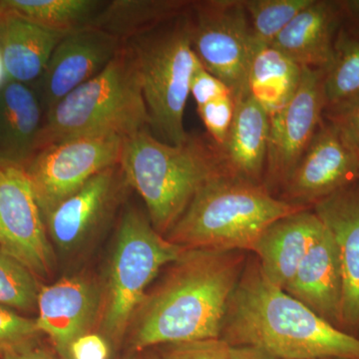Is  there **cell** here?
<instances>
[{
    "label": "cell",
    "mask_w": 359,
    "mask_h": 359,
    "mask_svg": "<svg viewBox=\"0 0 359 359\" xmlns=\"http://www.w3.org/2000/svg\"><path fill=\"white\" fill-rule=\"evenodd\" d=\"M248 257L242 250H184L138 309L135 348L219 339Z\"/></svg>",
    "instance_id": "1"
},
{
    "label": "cell",
    "mask_w": 359,
    "mask_h": 359,
    "mask_svg": "<svg viewBox=\"0 0 359 359\" xmlns=\"http://www.w3.org/2000/svg\"><path fill=\"white\" fill-rule=\"evenodd\" d=\"M221 339L278 359H359V337L346 334L276 287L255 255L231 294Z\"/></svg>",
    "instance_id": "2"
},
{
    "label": "cell",
    "mask_w": 359,
    "mask_h": 359,
    "mask_svg": "<svg viewBox=\"0 0 359 359\" xmlns=\"http://www.w3.org/2000/svg\"><path fill=\"white\" fill-rule=\"evenodd\" d=\"M119 164L127 184L145 202L151 224L163 236L207 182L226 174L214 143L190 136L185 143L172 145L148 129L124 138Z\"/></svg>",
    "instance_id": "3"
},
{
    "label": "cell",
    "mask_w": 359,
    "mask_h": 359,
    "mask_svg": "<svg viewBox=\"0 0 359 359\" xmlns=\"http://www.w3.org/2000/svg\"><path fill=\"white\" fill-rule=\"evenodd\" d=\"M304 209L309 208L285 202L264 185L219 175L198 191L165 237L185 250L252 254L271 224Z\"/></svg>",
    "instance_id": "4"
},
{
    "label": "cell",
    "mask_w": 359,
    "mask_h": 359,
    "mask_svg": "<svg viewBox=\"0 0 359 359\" xmlns=\"http://www.w3.org/2000/svg\"><path fill=\"white\" fill-rule=\"evenodd\" d=\"M147 126L148 111L136 61L131 46L125 43L102 72L46 111L39 150L80 137L126 138Z\"/></svg>",
    "instance_id": "5"
},
{
    "label": "cell",
    "mask_w": 359,
    "mask_h": 359,
    "mask_svg": "<svg viewBox=\"0 0 359 359\" xmlns=\"http://www.w3.org/2000/svg\"><path fill=\"white\" fill-rule=\"evenodd\" d=\"M127 43L136 61L149 126L160 140L172 145L185 143L190 136L184 126V115L198 61L188 13Z\"/></svg>",
    "instance_id": "6"
},
{
    "label": "cell",
    "mask_w": 359,
    "mask_h": 359,
    "mask_svg": "<svg viewBox=\"0 0 359 359\" xmlns=\"http://www.w3.org/2000/svg\"><path fill=\"white\" fill-rule=\"evenodd\" d=\"M183 248L155 230L150 219L131 210L123 217L111 262L103 330L114 341L126 332L135 311L146 297V290L160 269L183 254Z\"/></svg>",
    "instance_id": "7"
},
{
    "label": "cell",
    "mask_w": 359,
    "mask_h": 359,
    "mask_svg": "<svg viewBox=\"0 0 359 359\" xmlns=\"http://www.w3.org/2000/svg\"><path fill=\"white\" fill-rule=\"evenodd\" d=\"M188 20L193 50L205 69L236 100L249 94L255 46L243 0L193 1Z\"/></svg>",
    "instance_id": "8"
},
{
    "label": "cell",
    "mask_w": 359,
    "mask_h": 359,
    "mask_svg": "<svg viewBox=\"0 0 359 359\" xmlns=\"http://www.w3.org/2000/svg\"><path fill=\"white\" fill-rule=\"evenodd\" d=\"M124 138L80 137L40 149L25 168L42 216L108 168L119 164Z\"/></svg>",
    "instance_id": "9"
},
{
    "label": "cell",
    "mask_w": 359,
    "mask_h": 359,
    "mask_svg": "<svg viewBox=\"0 0 359 359\" xmlns=\"http://www.w3.org/2000/svg\"><path fill=\"white\" fill-rule=\"evenodd\" d=\"M325 109L323 70L302 68L294 98L271 116L264 186L276 197L320 128Z\"/></svg>",
    "instance_id": "10"
},
{
    "label": "cell",
    "mask_w": 359,
    "mask_h": 359,
    "mask_svg": "<svg viewBox=\"0 0 359 359\" xmlns=\"http://www.w3.org/2000/svg\"><path fill=\"white\" fill-rule=\"evenodd\" d=\"M0 250L36 276L53 268L41 210L25 169L0 166Z\"/></svg>",
    "instance_id": "11"
},
{
    "label": "cell",
    "mask_w": 359,
    "mask_h": 359,
    "mask_svg": "<svg viewBox=\"0 0 359 359\" xmlns=\"http://www.w3.org/2000/svg\"><path fill=\"white\" fill-rule=\"evenodd\" d=\"M359 181V159L323 119L301 160L280 189L278 198L313 208L328 196Z\"/></svg>",
    "instance_id": "12"
},
{
    "label": "cell",
    "mask_w": 359,
    "mask_h": 359,
    "mask_svg": "<svg viewBox=\"0 0 359 359\" xmlns=\"http://www.w3.org/2000/svg\"><path fill=\"white\" fill-rule=\"evenodd\" d=\"M124 44L109 33L90 26L66 34L52 52L41 76L32 85L45 113L102 72Z\"/></svg>",
    "instance_id": "13"
},
{
    "label": "cell",
    "mask_w": 359,
    "mask_h": 359,
    "mask_svg": "<svg viewBox=\"0 0 359 359\" xmlns=\"http://www.w3.org/2000/svg\"><path fill=\"white\" fill-rule=\"evenodd\" d=\"M311 209L330 231L342 280V330L359 337V181Z\"/></svg>",
    "instance_id": "14"
},
{
    "label": "cell",
    "mask_w": 359,
    "mask_h": 359,
    "mask_svg": "<svg viewBox=\"0 0 359 359\" xmlns=\"http://www.w3.org/2000/svg\"><path fill=\"white\" fill-rule=\"evenodd\" d=\"M99 292L82 278H62L40 289L36 318L40 332L48 335L61 358L72 342L93 325L99 311Z\"/></svg>",
    "instance_id": "15"
},
{
    "label": "cell",
    "mask_w": 359,
    "mask_h": 359,
    "mask_svg": "<svg viewBox=\"0 0 359 359\" xmlns=\"http://www.w3.org/2000/svg\"><path fill=\"white\" fill-rule=\"evenodd\" d=\"M342 25L340 0H311L271 46L302 68L325 70L332 63Z\"/></svg>",
    "instance_id": "16"
},
{
    "label": "cell",
    "mask_w": 359,
    "mask_h": 359,
    "mask_svg": "<svg viewBox=\"0 0 359 359\" xmlns=\"http://www.w3.org/2000/svg\"><path fill=\"white\" fill-rule=\"evenodd\" d=\"M123 177L120 164L104 170L44 217L49 235L60 249L76 247L106 218Z\"/></svg>",
    "instance_id": "17"
},
{
    "label": "cell",
    "mask_w": 359,
    "mask_h": 359,
    "mask_svg": "<svg viewBox=\"0 0 359 359\" xmlns=\"http://www.w3.org/2000/svg\"><path fill=\"white\" fill-rule=\"evenodd\" d=\"M283 290L342 330L341 273L334 238L325 226Z\"/></svg>",
    "instance_id": "18"
},
{
    "label": "cell",
    "mask_w": 359,
    "mask_h": 359,
    "mask_svg": "<svg viewBox=\"0 0 359 359\" xmlns=\"http://www.w3.org/2000/svg\"><path fill=\"white\" fill-rule=\"evenodd\" d=\"M323 230L325 224L311 208L302 210L271 224L252 254L269 282L283 290Z\"/></svg>",
    "instance_id": "19"
},
{
    "label": "cell",
    "mask_w": 359,
    "mask_h": 359,
    "mask_svg": "<svg viewBox=\"0 0 359 359\" xmlns=\"http://www.w3.org/2000/svg\"><path fill=\"white\" fill-rule=\"evenodd\" d=\"M44 118L32 85L8 81L0 89V166L25 169L39 152Z\"/></svg>",
    "instance_id": "20"
},
{
    "label": "cell",
    "mask_w": 359,
    "mask_h": 359,
    "mask_svg": "<svg viewBox=\"0 0 359 359\" xmlns=\"http://www.w3.org/2000/svg\"><path fill=\"white\" fill-rule=\"evenodd\" d=\"M271 116L250 94L236 100L235 117L221 152L230 176L264 185Z\"/></svg>",
    "instance_id": "21"
},
{
    "label": "cell",
    "mask_w": 359,
    "mask_h": 359,
    "mask_svg": "<svg viewBox=\"0 0 359 359\" xmlns=\"http://www.w3.org/2000/svg\"><path fill=\"white\" fill-rule=\"evenodd\" d=\"M65 35L0 13V47L9 81L34 84Z\"/></svg>",
    "instance_id": "22"
},
{
    "label": "cell",
    "mask_w": 359,
    "mask_h": 359,
    "mask_svg": "<svg viewBox=\"0 0 359 359\" xmlns=\"http://www.w3.org/2000/svg\"><path fill=\"white\" fill-rule=\"evenodd\" d=\"M192 4L187 0L105 1L90 27L103 30L127 43L186 15Z\"/></svg>",
    "instance_id": "23"
},
{
    "label": "cell",
    "mask_w": 359,
    "mask_h": 359,
    "mask_svg": "<svg viewBox=\"0 0 359 359\" xmlns=\"http://www.w3.org/2000/svg\"><path fill=\"white\" fill-rule=\"evenodd\" d=\"M302 76V67L273 46L257 49L250 62L249 94L269 116L283 110L294 98Z\"/></svg>",
    "instance_id": "24"
},
{
    "label": "cell",
    "mask_w": 359,
    "mask_h": 359,
    "mask_svg": "<svg viewBox=\"0 0 359 359\" xmlns=\"http://www.w3.org/2000/svg\"><path fill=\"white\" fill-rule=\"evenodd\" d=\"M104 4L101 0H0V13L68 34L89 27Z\"/></svg>",
    "instance_id": "25"
},
{
    "label": "cell",
    "mask_w": 359,
    "mask_h": 359,
    "mask_svg": "<svg viewBox=\"0 0 359 359\" xmlns=\"http://www.w3.org/2000/svg\"><path fill=\"white\" fill-rule=\"evenodd\" d=\"M325 107L359 97V32L342 25L332 63L323 70Z\"/></svg>",
    "instance_id": "26"
},
{
    "label": "cell",
    "mask_w": 359,
    "mask_h": 359,
    "mask_svg": "<svg viewBox=\"0 0 359 359\" xmlns=\"http://www.w3.org/2000/svg\"><path fill=\"white\" fill-rule=\"evenodd\" d=\"M311 0H243L255 52L273 40Z\"/></svg>",
    "instance_id": "27"
},
{
    "label": "cell",
    "mask_w": 359,
    "mask_h": 359,
    "mask_svg": "<svg viewBox=\"0 0 359 359\" xmlns=\"http://www.w3.org/2000/svg\"><path fill=\"white\" fill-rule=\"evenodd\" d=\"M40 289L32 271L0 250V306L33 311L37 308Z\"/></svg>",
    "instance_id": "28"
},
{
    "label": "cell",
    "mask_w": 359,
    "mask_h": 359,
    "mask_svg": "<svg viewBox=\"0 0 359 359\" xmlns=\"http://www.w3.org/2000/svg\"><path fill=\"white\" fill-rule=\"evenodd\" d=\"M40 332L36 318H28L0 306V358L18 347L32 344Z\"/></svg>",
    "instance_id": "29"
},
{
    "label": "cell",
    "mask_w": 359,
    "mask_h": 359,
    "mask_svg": "<svg viewBox=\"0 0 359 359\" xmlns=\"http://www.w3.org/2000/svg\"><path fill=\"white\" fill-rule=\"evenodd\" d=\"M236 99L228 93L198 108L201 120L204 123L212 143L222 147L226 140L235 117Z\"/></svg>",
    "instance_id": "30"
},
{
    "label": "cell",
    "mask_w": 359,
    "mask_h": 359,
    "mask_svg": "<svg viewBox=\"0 0 359 359\" xmlns=\"http://www.w3.org/2000/svg\"><path fill=\"white\" fill-rule=\"evenodd\" d=\"M323 119L330 123L359 159V97L327 106Z\"/></svg>",
    "instance_id": "31"
},
{
    "label": "cell",
    "mask_w": 359,
    "mask_h": 359,
    "mask_svg": "<svg viewBox=\"0 0 359 359\" xmlns=\"http://www.w3.org/2000/svg\"><path fill=\"white\" fill-rule=\"evenodd\" d=\"M231 346L224 339H211L165 346L162 359H231Z\"/></svg>",
    "instance_id": "32"
},
{
    "label": "cell",
    "mask_w": 359,
    "mask_h": 359,
    "mask_svg": "<svg viewBox=\"0 0 359 359\" xmlns=\"http://www.w3.org/2000/svg\"><path fill=\"white\" fill-rule=\"evenodd\" d=\"M228 93H231L228 86L205 69L198 59L190 86V95L193 96L197 108Z\"/></svg>",
    "instance_id": "33"
},
{
    "label": "cell",
    "mask_w": 359,
    "mask_h": 359,
    "mask_svg": "<svg viewBox=\"0 0 359 359\" xmlns=\"http://www.w3.org/2000/svg\"><path fill=\"white\" fill-rule=\"evenodd\" d=\"M110 356L109 342L101 335L87 332L72 342L66 359H110Z\"/></svg>",
    "instance_id": "34"
},
{
    "label": "cell",
    "mask_w": 359,
    "mask_h": 359,
    "mask_svg": "<svg viewBox=\"0 0 359 359\" xmlns=\"http://www.w3.org/2000/svg\"><path fill=\"white\" fill-rule=\"evenodd\" d=\"M2 359H59L44 349L35 347L33 344L18 347L4 354ZM62 359V358H61Z\"/></svg>",
    "instance_id": "35"
},
{
    "label": "cell",
    "mask_w": 359,
    "mask_h": 359,
    "mask_svg": "<svg viewBox=\"0 0 359 359\" xmlns=\"http://www.w3.org/2000/svg\"><path fill=\"white\" fill-rule=\"evenodd\" d=\"M344 11V26L359 32V0H340Z\"/></svg>",
    "instance_id": "36"
},
{
    "label": "cell",
    "mask_w": 359,
    "mask_h": 359,
    "mask_svg": "<svg viewBox=\"0 0 359 359\" xmlns=\"http://www.w3.org/2000/svg\"><path fill=\"white\" fill-rule=\"evenodd\" d=\"M231 359H278L263 349L254 346H231Z\"/></svg>",
    "instance_id": "37"
},
{
    "label": "cell",
    "mask_w": 359,
    "mask_h": 359,
    "mask_svg": "<svg viewBox=\"0 0 359 359\" xmlns=\"http://www.w3.org/2000/svg\"><path fill=\"white\" fill-rule=\"evenodd\" d=\"M6 67H4V58H2L1 47H0V89L8 82Z\"/></svg>",
    "instance_id": "38"
},
{
    "label": "cell",
    "mask_w": 359,
    "mask_h": 359,
    "mask_svg": "<svg viewBox=\"0 0 359 359\" xmlns=\"http://www.w3.org/2000/svg\"><path fill=\"white\" fill-rule=\"evenodd\" d=\"M137 359H162V358H161V356L149 355V356H144V358H137Z\"/></svg>",
    "instance_id": "39"
}]
</instances>
